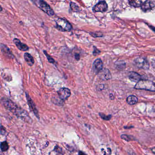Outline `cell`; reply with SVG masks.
<instances>
[{
  "label": "cell",
  "instance_id": "cell-1",
  "mask_svg": "<svg viewBox=\"0 0 155 155\" xmlns=\"http://www.w3.org/2000/svg\"><path fill=\"white\" fill-rule=\"evenodd\" d=\"M1 102L5 108L11 112H13L17 116L21 118H26L27 115H28V113L26 112L18 107L16 103H14L8 98H1Z\"/></svg>",
  "mask_w": 155,
  "mask_h": 155
},
{
  "label": "cell",
  "instance_id": "cell-2",
  "mask_svg": "<svg viewBox=\"0 0 155 155\" xmlns=\"http://www.w3.org/2000/svg\"><path fill=\"white\" fill-rule=\"evenodd\" d=\"M135 88L155 92V82L148 80H141L136 83Z\"/></svg>",
  "mask_w": 155,
  "mask_h": 155
},
{
  "label": "cell",
  "instance_id": "cell-3",
  "mask_svg": "<svg viewBox=\"0 0 155 155\" xmlns=\"http://www.w3.org/2000/svg\"><path fill=\"white\" fill-rule=\"evenodd\" d=\"M56 27L59 31L63 32H68L72 29V26L67 20L58 18L56 21Z\"/></svg>",
  "mask_w": 155,
  "mask_h": 155
},
{
  "label": "cell",
  "instance_id": "cell-4",
  "mask_svg": "<svg viewBox=\"0 0 155 155\" xmlns=\"http://www.w3.org/2000/svg\"><path fill=\"white\" fill-rule=\"evenodd\" d=\"M35 4L42 11L45 12L48 15L52 16L54 14V12L51 7L42 0H35Z\"/></svg>",
  "mask_w": 155,
  "mask_h": 155
},
{
  "label": "cell",
  "instance_id": "cell-5",
  "mask_svg": "<svg viewBox=\"0 0 155 155\" xmlns=\"http://www.w3.org/2000/svg\"><path fill=\"white\" fill-rule=\"evenodd\" d=\"M135 63L139 68L147 70L149 68L150 64L148 61L145 57H140L135 59Z\"/></svg>",
  "mask_w": 155,
  "mask_h": 155
},
{
  "label": "cell",
  "instance_id": "cell-6",
  "mask_svg": "<svg viewBox=\"0 0 155 155\" xmlns=\"http://www.w3.org/2000/svg\"><path fill=\"white\" fill-rule=\"evenodd\" d=\"M57 94L60 99L62 101H65L67 100L71 96V90L67 88H63L58 91Z\"/></svg>",
  "mask_w": 155,
  "mask_h": 155
},
{
  "label": "cell",
  "instance_id": "cell-7",
  "mask_svg": "<svg viewBox=\"0 0 155 155\" xmlns=\"http://www.w3.org/2000/svg\"><path fill=\"white\" fill-rule=\"evenodd\" d=\"M26 96L27 101L28 104L29 105L30 110H31L32 112H33L35 116L38 118H39V113H38V111L37 109V108H36V106H35L34 102L32 100L31 98L30 97L29 94H28L27 92H26Z\"/></svg>",
  "mask_w": 155,
  "mask_h": 155
},
{
  "label": "cell",
  "instance_id": "cell-8",
  "mask_svg": "<svg viewBox=\"0 0 155 155\" xmlns=\"http://www.w3.org/2000/svg\"><path fill=\"white\" fill-rule=\"evenodd\" d=\"M103 62L100 59H97L93 62L92 69L96 74H98L103 69Z\"/></svg>",
  "mask_w": 155,
  "mask_h": 155
},
{
  "label": "cell",
  "instance_id": "cell-9",
  "mask_svg": "<svg viewBox=\"0 0 155 155\" xmlns=\"http://www.w3.org/2000/svg\"><path fill=\"white\" fill-rule=\"evenodd\" d=\"M108 6L105 1H102L96 5L93 8L94 12H104L108 10Z\"/></svg>",
  "mask_w": 155,
  "mask_h": 155
},
{
  "label": "cell",
  "instance_id": "cell-10",
  "mask_svg": "<svg viewBox=\"0 0 155 155\" xmlns=\"http://www.w3.org/2000/svg\"><path fill=\"white\" fill-rule=\"evenodd\" d=\"M98 74L99 78L103 80H108L112 77L110 71L107 69H103Z\"/></svg>",
  "mask_w": 155,
  "mask_h": 155
},
{
  "label": "cell",
  "instance_id": "cell-11",
  "mask_svg": "<svg viewBox=\"0 0 155 155\" xmlns=\"http://www.w3.org/2000/svg\"><path fill=\"white\" fill-rule=\"evenodd\" d=\"M1 52L4 56H6L8 58H13L14 55L10 51V49L8 47H7L6 45L1 44Z\"/></svg>",
  "mask_w": 155,
  "mask_h": 155
},
{
  "label": "cell",
  "instance_id": "cell-12",
  "mask_svg": "<svg viewBox=\"0 0 155 155\" xmlns=\"http://www.w3.org/2000/svg\"><path fill=\"white\" fill-rule=\"evenodd\" d=\"M13 41L17 48L20 51H27L29 50V47L27 45L21 43V41L18 40V39H14Z\"/></svg>",
  "mask_w": 155,
  "mask_h": 155
},
{
  "label": "cell",
  "instance_id": "cell-13",
  "mask_svg": "<svg viewBox=\"0 0 155 155\" xmlns=\"http://www.w3.org/2000/svg\"><path fill=\"white\" fill-rule=\"evenodd\" d=\"M129 78L132 81L138 82L141 80V76L138 73L135 72H130L129 73Z\"/></svg>",
  "mask_w": 155,
  "mask_h": 155
},
{
  "label": "cell",
  "instance_id": "cell-14",
  "mask_svg": "<svg viewBox=\"0 0 155 155\" xmlns=\"http://www.w3.org/2000/svg\"><path fill=\"white\" fill-rule=\"evenodd\" d=\"M24 59L26 63L29 66H32L34 64L35 61L33 57L29 53H25Z\"/></svg>",
  "mask_w": 155,
  "mask_h": 155
},
{
  "label": "cell",
  "instance_id": "cell-15",
  "mask_svg": "<svg viewBox=\"0 0 155 155\" xmlns=\"http://www.w3.org/2000/svg\"><path fill=\"white\" fill-rule=\"evenodd\" d=\"M128 104L131 105L135 104L138 102V98L134 95L128 96L126 99Z\"/></svg>",
  "mask_w": 155,
  "mask_h": 155
},
{
  "label": "cell",
  "instance_id": "cell-16",
  "mask_svg": "<svg viewBox=\"0 0 155 155\" xmlns=\"http://www.w3.org/2000/svg\"><path fill=\"white\" fill-rule=\"evenodd\" d=\"M128 2L131 6L134 7H141L142 4V0H128Z\"/></svg>",
  "mask_w": 155,
  "mask_h": 155
},
{
  "label": "cell",
  "instance_id": "cell-17",
  "mask_svg": "<svg viewBox=\"0 0 155 155\" xmlns=\"http://www.w3.org/2000/svg\"><path fill=\"white\" fill-rule=\"evenodd\" d=\"M141 7H142V10H143V11H150L152 8L151 2H149V1H147L144 2V3L142 4Z\"/></svg>",
  "mask_w": 155,
  "mask_h": 155
},
{
  "label": "cell",
  "instance_id": "cell-18",
  "mask_svg": "<svg viewBox=\"0 0 155 155\" xmlns=\"http://www.w3.org/2000/svg\"><path fill=\"white\" fill-rule=\"evenodd\" d=\"M9 148V145L6 141L1 142V149L2 152H6Z\"/></svg>",
  "mask_w": 155,
  "mask_h": 155
},
{
  "label": "cell",
  "instance_id": "cell-19",
  "mask_svg": "<svg viewBox=\"0 0 155 155\" xmlns=\"http://www.w3.org/2000/svg\"><path fill=\"white\" fill-rule=\"evenodd\" d=\"M43 52H44L45 55V56L47 57V59L48 61L49 62L52 63V64H54L55 63V61H54V59H53L51 57V56H50L49 54H48L47 52L46 51H43Z\"/></svg>",
  "mask_w": 155,
  "mask_h": 155
},
{
  "label": "cell",
  "instance_id": "cell-20",
  "mask_svg": "<svg viewBox=\"0 0 155 155\" xmlns=\"http://www.w3.org/2000/svg\"><path fill=\"white\" fill-rule=\"evenodd\" d=\"M71 8L73 11H75V12H78V11H79V8L74 3H72V2L71 3Z\"/></svg>",
  "mask_w": 155,
  "mask_h": 155
},
{
  "label": "cell",
  "instance_id": "cell-21",
  "mask_svg": "<svg viewBox=\"0 0 155 155\" xmlns=\"http://www.w3.org/2000/svg\"><path fill=\"white\" fill-rule=\"evenodd\" d=\"M99 115H100V117H101L103 119V120H109L111 118H112V116L111 115L106 116L102 113H99Z\"/></svg>",
  "mask_w": 155,
  "mask_h": 155
},
{
  "label": "cell",
  "instance_id": "cell-22",
  "mask_svg": "<svg viewBox=\"0 0 155 155\" xmlns=\"http://www.w3.org/2000/svg\"><path fill=\"white\" fill-rule=\"evenodd\" d=\"M121 138L122 139H123V140H126V141H131L132 140L131 138H130V136L128 135H122L121 136Z\"/></svg>",
  "mask_w": 155,
  "mask_h": 155
},
{
  "label": "cell",
  "instance_id": "cell-23",
  "mask_svg": "<svg viewBox=\"0 0 155 155\" xmlns=\"http://www.w3.org/2000/svg\"><path fill=\"white\" fill-rule=\"evenodd\" d=\"M101 53V51H99L98 49L96 48L95 47H94V51L93 52V55L94 56H96L99 54Z\"/></svg>",
  "mask_w": 155,
  "mask_h": 155
},
{
  "label": "cell",
  "instance_id": "cell-24",
  "mask_svg": "<svg viewBox=\"0 0 155 155\" xmlns=\"http://www.w3.org/2000/svg\"><path fill=\"white\" fill-rule=\"evenodd\" d=\"M90 34L92 37H102V34L99 33L95 32V33H91Z\"/></svg>",
  "mask_w": 155,
  "mask_h": 155
},
{
  "label": "cell",
  "instance_id": "cell-25",
  "mask_svg": "<svg viewBox=\"0 0 155 155\" xmlns=\"http://www.w3.org/2000/svg\"><path fill=\"white\" fill-rule=\"evenodd\" d=\"M54 150L57 153H61V152H62V149L58 146H56L55 147Z\"/></svg>",
  "mask_w": 155,
  "mask_h": 155
},
{
  "label": "cell",
  "instance_id": "cell-26",
  "mask_svg": "<svg viewBox=\"0 0 155 155\" xmlns=\"http://www.w3.org/2000/svg\"><path fill=\"white\" fill-rule=\"evenodd\" d=\"M151 62L152 66L155 69V57L152 58L151 60Z\"/></svg>",
  "mask_w": 155,
  "mask_h": 155
},
{
  "label": "cell",
  "instance_id": "cell-27",
  "mask_svg": "<svg viewBox=\"0 0 155 155\" xmlns=\"http://www.w3.org/2000/svg\"><path fill=\"white\" fill-rule=\"evenodd\" d=\"M75 59H76V60L79 61L80 59V55L79 54H78V53L75 54Z\"/></svg>",
  "mask_w": 155,
  "mask_h": 155
},
{
  "label": "cell",
  "instance_id": "cell-28",
  "mask_svg": "<svg viewBox=\"0 0 155 155\" xmlns=\"http://www.w3.org/2000/svg\"><path fill=\"white\" fill-rule=\"evenodd\" d=\"M2 132H3V134H4L6 132V131L3 126L1 125V133H2Z\"/></svg>",
  "mask_w": 155,
  "mask_h": 155
},
{
  "label": "cell",
  "instance_id": "cell-29",
  "mask_svg": "<svg viewBox=\"0 0 155 155\" xmlns=\"http://www.w3.org/2000/svg\"><path fill=\"white\" fill-rule=\"evenodd\" d=\"M78 155H87L84 152H82V151H80L79 152Z\"/></svg>",
  "mask_w": 155,
  "mask_h": 155
},
{
  "label": "cell",
  "instance_id": "cell-30",
  "mask_svg": "<svg viewBox=\"0 0 155 155\" xmlns=\"http://www.w3.org/2000/svg\"><path fill=\"white\" fill-rule=\"evenodd\" d=\"M151 150H152V152H153V153L155 154V147L152 148L151 149Z\"/></svg>",
  "mask_w": 155,
  "mask_h": 155
}]
</instances>
